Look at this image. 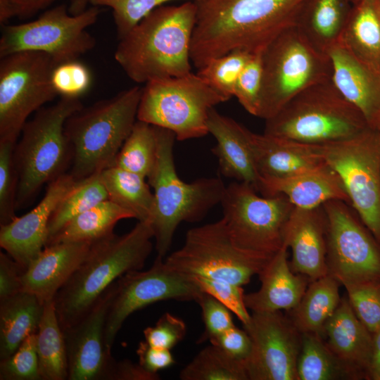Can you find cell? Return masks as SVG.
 <instances>
[{
  "instance_id": "16",
  "label": "cell",
  "mask_w": 380,
  "mask_h": 380,
  "mask_svg": "<svg viewBox=\"0 0 380 380\" xmlns=\"http://www.w3.org/2000/svg\"><path fill=\"white\" fill-rule=\"evenodd\" d=\"M201 293L189 277L171 269L158 255L148 270L125 273L115 282L107 315L104 331L107 350L111 353L118 331L133 312L161 300L196 301Z\"/></svg>"
},
{
  "instance_id": "10",
  "label": "cell",
  "mask_w": 380,
  "mask_h": 380,
  "mask_svg": "<svg viewBox=\"0 0 380 380\" xmlns=\"http://www.w3.org/2000/svg\"><path fill=\"white\" fill-rule=\"evenodd\" d=\"M249 184L226 186L220 204L232 241L252 257L268 262L284 245V232L293 205L282 194L258 195Z\"/></svg>"
},
{
  "instance_id": "22",
  "label": "cell",
  "mask_w": 380,
  "mask_h": 380,
  "mask_svg": "<svg viewBox=\"0 0 380 380\" xmlns=\"http://www.w3.org/2000/svg\"><path fill=\"white\" fill-rule=\"evenodd\" d=\"M92 243L65 242L44 248L22 275L23 291L41 302L53 300L87 257Z\"/></svg>"
},
{
  "instance_id": "51",
  "label": "cell",
  "mask_w": 380,
  "mask_h": 380,
  "mask_svg": "<svg viewBox=\"0 0 380 380\" xmlns=\"http://www.w3.org/2000/svg\"><path fill=\"white\" fill-rule=\"evenodd\" d=\"M136 353L138 363L146 371L153 374L171 367L175 362L170 350L151 346L145 341L139 343Z\"/></svg>"
},
{
  "instance_id": "18",
  "label": "cell",
  "mask_w": 380,
  "mask_h": 380,
  "mask_svg": "<svg viewBox=\"0 0 380 380\" xmlns=\"http://www.w3.org/2000/svg\"><path fill=\"white\" fill-rule=\"evenodd\" d=\"M115 282L83 317L63 331L67 350L68 380H108L115 360L106 348L104 331L115 292Z\"/></svg>"
},
{
  "instance_id": "38",
  "label": "cell",
  "mask_w": 380,
  "mask_h": 380,
  "mask_svg": "<svg viewBox=\"0 0 380 380\" xmlns=\"http://www.w3.org/2000/svg\"><path fill=\"white\" fill-rule=\"evenodd\" d=\"M179 376L182 380H248L244 365L213 344L202 349Z\"/></svg>"
},
{
  "instance_id": "32",
  "label": "cell",
  "mask_w": 380,
  "mask_h": 380,
  "mask_svg": "<svg viewBox=\"0 0 380 380\" xmlns=\"http://www.w3.org/2000/svg\"><path fill=\"white\" fill-rule=\"evenodd\" d=\"M129 218H134L132 213L108 199L73 217L45 246L65 242L93 243L113 234L116 224Z\"/></svg>"
},
{
  "instance_id": "26",
  "label": "cell",
  "mask_w": 380,
  "mask_h": 380,
  "mask_svg": "<svg viewBox=\"0 0 380 380\" xmlns=\"http://www.w3.org/2000/svg\"><path fill=\"white\" fill-rule=\"evenodd\" d=\"M287 251L284 244L258 274L260 288L244 295L246 306L253 312L289 311L301 300L310 280L292 270Z\"/></svg>"
},
{
  "instance_id": "7",
  "label": "cell",
  "mask_w": 380,
  "mask_h": 380,
  "mask_svg": "<svg viewBox=\"0 0 380 380\" xmlns=\"http://www.w3.org/2000/svg\"><path fill=\"white\" fill-rule=\"evenodd\" d=\"M369 129L362 113L330 79L305 89L265 120L263 134L320 145L350 139Z\"/></svg>"
},
{
  "instance_id": "17",
  "label": "cell",
  "mask_w": 380,
  "mask_h": 380,
  "mask_svg": "<svg viewBox=\"0 0 380 380\" xmlns=\"http://www.w3.org/2000/svg\"><path fill=\"white\" fill-rule=\"evenodd\" d=\"M252 343L245 363L248 380H298L302 334L281 311L253 312L243 324Z\"/></svg>"
},
{
  "instance_id": "2",
  "label": "cell",
  "mask_w": 380,
  "mask_h": 380,
  "mask_svg": "<svg viewBox=\"0 0 380 380\" xmlns=\"http://www.w3.org/2000/svg\"><path fill=\"white\" fill-rule=\"evenodd\" d=\"M197 13L193 1L156 8L119 39L115 60L139 84L191 72V45Z\"/></svg>"
},
{
  "instance_id": "12",
  "label": "cell",
  "mask_w": 380,
  "mask_h": 380,
  "mask_svg": "<svg viewBox=\"0 0 380 380\" xmlns=\"http://www.w3.org/2000/svg\"><path fill=\"white\" fill-rule=\"evenodd\" d=\"M314 146L338 174L350 205L380 244V132L369 129L350 139Z\"/></svg>"
},
{
  "instance_id": "11",
  "label": "cell",
  "mask_w": 380,
  "mask_h": 380,
  "mask_svg": "<svg viewBox=\"0 0 380 380\" xmlns=\"http://www.w3.org/2000/svg\"><path fill=\"white\" fill-rule=\"evenodd\" d=\"M101 9L93 6L72 15L65 4L46 11L34 20L2 25L0 58L22 51L46 53L58 65L77 60L96 46L87 29L98 20Z\"/></svg>"
},
{
  "instance_id": "53",
  "label": "cell",
  "mask_w": 380,
  "mask_h": 380,
  "mask_svg": "<svg viewBox=\"0 0 380 380\" xmlns=\"http://www.w3.org/2000/svg\"><path fill=\"white\" fill-rule=\"evenodd\" d=\"M56 0H13L15 16L26 18L50 6Z\"/></svg>"
},
{
  "instance_id": "45",
  "label": "cell",
  "mask_w": 380,
  "mask_h": 380,
  "mask_svg": "<svg viewBox=\"0 0 380 380\" xmlns=\"http://www.w3.org/2000/svg\"><path fill=\"white\" fill-rule=\"evenodd\" d=\"M201 291L205 292L224 304L242 324H246L251 314L244 301V293L241 286L231 282L203 277H189Z\"/></svg>"
},
{
  "instance_id": "15",
  "label": "cell",
  "mask_w": 380,
  "mask_h": 380,
  "mask_svg": "<svg viewBox=\"0 0 380 380\" xmlns=\"http://www.w3.org/2000/svg\"><path fill=\"white\" fill-rule=\"evenodd\" d=\"M322 208L327 221L328 274L344 287L380 282V244L352 206L332 200Z\"/></svg>"
},
{
  "instance_id": "14",
  "label": "cell",
  "mask_w": 380,
  "mask_h": 380,
  "mask_svg": "<svg viewBox=\"0 0 380 380\" xmlns=\"http://www.w3.org/2000/svg\"><path fill=\"white\" fill-rule=\"evenodd\" d=\"M164 260L171 269L188 277L224 280L241 286L269 262L236 247L222 218L188 230L182 246Z\"/></svg>"
},
{
  "instance_id": "46",
  "label": "cell",
  "mask_w": 380,
  "mask_h": 380,
  "mask_svg": "<svg viewBox=\"0 0 380 380\" xmlns=\"http://www.w3.org/2000/svg\"><path fill=\"white\" fill-rule=\"evenodd\" d=\"M51 81L60 96L80 97L89 88L91 75L84 64L75 60L57 65Z\"/></svg>"
},
{
  "instance_id": "35",
  "label": "cell",
  "mask_w": 380,
  "mask_h": 380,
  "mask_svg": "<svg viewBox=\"0 0 380 380\" xmlns=\"http://www.w3.org/2000/svg\"><path fill=\"white\" fill-rule=\"evenodd\" d=\"M322 336L303 333L297 362L298 380H333L357 377L322 341Z\"/></svg>"
},
{
  "instance_id": "9",
  "label": "cell",
  "mask_w": 380,
  "mask_h": 380,
  "mask_svg": "<svg viewBox=\"0 0 380 380\" xmlns=\"http://www.w3.org/2000/svg\"><path fill=\"white\" fill-rule=\"evenodd\" d=\"M229 99L199 75L152 80L142 87L137 120L172 132L184 141L209 134V111Z\"/></svg>"
},
{
  "instance_id": "52",
  "label": "cell",
  "mask_w": 380,
  "mask_h": 380,
  "mask_svg": "<svg viewBox=\"0 0 380 380\" xmlns=\"http://www.w3.org/2000/svg\"><path fill=\"white\" fill-rule=\"evenodd\" d=\"M158 374L146 371L139 363L129 360H115L108 380H158Z\"/></svg>"
},
{
  "instance_id": "57",
  "label": "cell",
  "mask_w": 380,
  "mask_h": 380,
  "mask_svg": "<svg viewBox=\"0 0 380 380\" xmlns=\"http://www.w3.org/2000/svg\"><path fill=\"white\" fill-rule=\"evenodd\" d=\"M369 377L372 379L380 380V365L371 370Z\"/></svg>"
},
{
  "instance_id": "43",
  "label": "cell",
  "mask_w": 380,
  "mask_h": 380,
  "mask_svg": "<svg viewBox=\"0 0 380 380\" xmlns=\"http://www.w3.org/2000/svg\"><path fill=\"white\" fill-rule=\"evenodd\" d=\"M262 51L253 53L237 80L234 96L250 114L258 117L262 81Z\"/></svg>"
},
{
  "instance_id": "29",
  "label": "cell",
  "mask_w": 380,
  "mask_h": 380,
  "mask_svg": "<svg viewBox=\"0 0 380 380\" xmlns=\"http://www.w3.org/2000/svg\"><path fill=\"white\" fill-rule=\"evenodd\" d=\"M338 42L359 61L380 72L379 0H360L353 5Z\"/></svg>"
},
{
  "instance_id": "13",
  "label": "cell",
  "mask_w": 380,
  "mask_h": 380,
  "mask_svg": "<svg viewBox=\"0 0 380 380\" xmlns=\"http://www.w3.org/2000/svg\"><path fill=\"white\" fill-rule=\"evenodd\" d=\"M0 58V141L15 144L30 115L58 96L51 81L58 64L35 51Z\"/></svg>"
},
{
  "instance_id": "56",
  "label": "cell",
  "mask_w": 380,
  "mask_h": 380,
  "mask_svg": "<svg viewBox=\"0 0 380 380\" xmlns=\"http://www.w3.org/2000/svg\"><path fill=\"white\" fill-rule=\"evenodd\" d=\"M91 0H69L68 11L72 15L82 13L87 8Z\"/></svg>"
},
{
  "instance_id": "40",
  "label": "cell",
  "mask_w": 380,
  "mask_h": 380,
  "mask_svg": "<svg viewBox=\"0 0 380 380\" xmlns=\"http://www.w3.org/2000/svg\"><path fill=\"white\" fill-rule=\"evenodd\" d=\"M173 1L201 0H91L90 4L112 9L118 38L120 39L154 9Z\"/></svg>"
},
{
  "instance_id": "55",
  "label": "cell",
  "mask_w": 380,
  "mask_h": 380,
  "mask_svg": "<svg viewBox=\"0 0 380 380\" xmlns=\"http://www.w3.org/2000/svg\"><path fill=\"white\" fill-rule=\"evenodd\" d=\"M15 16L13 0H0V23L4 25Z\"/></svg>"
},
{
  "instance_id": "59",
  "label": "cell",
  "mask_w": 380,
  "mask_h": 380,
  "mask_svg": "<svg viewBox=\"0 0 380 380\" xmlns=\"http://www.w3.org/2000/svg\"><path fill=\"white\" fill-rule=\"evenodd\" d=\"M379 4H380V0H379Z\"/></svg>"
},
{
  "instance_id": "39",
  "label": "cell",
  "mask_w": 380,
  "mask_h": 380,
  "mask_svg": "<svg viewBox=\"0 0 380 380\" xmlns=\"http://www.w3.org/2000/svg\"><path fill=\"white\" fill-rule=\"evenodd\" d=\"M252 53L243 50L230 51L209 61L198 69L197 74L229 100L234 96L239 76Z\"/></svg>"
},
{
  "instance_id": "5",
  "label": "cell",
  "mask_w": 380,
  "mask_h": 380,
  "mask_svg": "<svg viewBox=\"0 0 380 380\" xmlns=\"http://www.w3.org/2000/svg\"><path fill=\"white\" fill-rule=\"evenodd\" d=\"M83 107L80 97L61 96L27 121L13 149L19 182L16 210L32 202L42 186L66 172L73 151L65 132L67 119Z\"/></svg>"
},
{
  "instance_id": "30",
  "label": "cell",
  "mask_w": 380,
  "mask_h": 380,
  "mask_svg": "<svg viewBox=\"0 0 380 380\" xmlns=\"http://www.w3.org/2000/svg\"><path fill=\"white\" fill-rule=\"evenodd\" d=\"M44 305L25 291L0 300V360L10 356L30 335L37 333Z\"/></svg>"
},
{
  "instance_id": "28",
  "label": "cell",
  "mask_w": 380,
  "mask_h": 380,
  "mask_svg": "<svg viewBox=\"0 0 380 380\" xmlns=\"http://www.w3.org/2000/svg\"><path fill=\"white\" fill-rule=\"evenodd\" d=\"M352 7L348 0H307L295 27L315 48L327 54L339 42Z\"/></svg>"
},
{
  "instance_id": "36",
  "label": "cell",
  "mask_w": 380,
  "mask_h": 380,
  "mask_svg": "<svg viewBox=\"0 0 380 380\" xmlns=\"http://www.w3.org/2000/svg\"><path fill=\"white\" fill-rule=\"evenodd\" d=\"M157 148L156 127L137 120L118 153L113 167L147 178L155 166Z\"/></svg>"
},
{
  "instance_id": "49",
  "label": "cell",
  "mask_w": 380,
  "mask_h": 380,
  "mask_svg": "<svg viewBox=\"0 0 380 380\" xmlns=\"http://www.w3.org/2000/svg\"><path fill=\"white\" fill-rule=\"evenodd\" d=\"M209 341L243 365L252 350L251 340L247 332L236 326L212 338Z\"/></svg>"
},
{
  "instance_id": "54",
  "label": "cell",
  "mask_w": 380,
  "mask_h": 380,
  "mask_svg": "<svg viewBox=\"0 0 380 380\" xmlns=\"http://www.w3.org/2000/svg\"><path fill=\"white\" fill-rule=\"evenodd\" d=\"M380 365V328L372 334V369ZM369 372V373H370Z\"/></svg>"
},
{
  "instance_id": "23",
  "label": "cell",
  "mask_w": 380,
  "mask_h": 380,
  "mask_svg": "<svg viewBox=\"0 0 380 380\" xmlns=\"http://www.w3.org/2000/svg\"><path fill=\"white\" fill-rule=\"evenodd\" d=\"M208 129L217 144L212 149L220 171L226 177L251 186L259 193V175L249 143L247 128L213 108L208 113Z\"/></svg>"
},
{
  "instance_id": "34",
  "label": "cell",
  "mask_w": 380,
  "mask_h": 380,
  "mask_svg": "<svg viewBox=\"0 0 380 380\" xmlns=\"http://www.w3.org/2000/svg\"><path fill=\"white\" fill-rule=\"evenodd\" d=\"M42 380H66L68 363L64 334L58 322L53 300L44 303L36 333Z\"/></svg>"
},
{
  "instance_id": "37",
  "label": "cell",
  "mask_w": 380,
  "mask_h": 380,
  "mask_svg": "<svg viewBox=\"0 0 380 380\" xmlns=\"http://www.w3.org/2000/svg\"><path fill=\"white\" fill-rule=\"evenodd\" d=\"M108 199L100 173L81 180L53 212L49 223L47 242L73 217Z\"/></svg>"
},
{
  "instance_id": "19",
  "label": "cell",
  "mask_w": 380,
  "mask_h": 380,
  "mask_svg": "<svg viewBox=\"0 0 380 380\" xmlns=\"http://www.w3.org/2000/svg\"><path fill=\"white\" fill-rule=\"evenodd\" d=\"M80 182L63 174L48 184L44 197L30 212L0 225L1 248L25 270L46 246L53 212Z\"/></svg>"
},
{
  "instance_id": "24",
  "label": "cell",
  "mask_w": 380,
  "mask_h": 380,
  "mask_svg": "<svg viewBox=\"0 0 380 380\" xmlns=\"http://www.w3.org/2000/svg\"><path fill=\"white\" fill-rule=\"evenodd\" d=\"M259 193L265 196L282 194L301 209H314L332 200L350 204L341 178L326 163L290 177L261 179Z\"/></svg>"
},
{
  "instance_id": "31",
  "label": "cell",
  "mask_w": 380,
  "mask_h": 380,
  "mask_svg": "<svg viewBox=\"0 0 380 380\" xmlns=\"http://www.w3.org/2000/svg\"><path fill=\"white\" fill-rule=\"evenodd\" d=\"M340 283L330 274L311 281L289 318L301 333L323 336L324 327L338 306Z\"/></svg>"
},
{
  "instance_id": "25",
  "label": "cell",
  "mask_w": 380,
  "mask_h": 380,
  "mask_svg": "<svg viewBox=\"0 0 380 380\" xmlns=\"http://www.w3.org/2000/svg\"><path fill=\"white\" fill-rule=\"evenodd\" d=\"M323 336L333 353L357 377H369L372 334L360 321L344 296L324 327Z\"/></svg>"
},
{
  "instance_id": "58",
  "label": "cell",
  "mask_w": 380,
  "mask_h": 380,
  "mask_svg": "<svg viewBox=\"0 0 380 380\" xmlns=\"http://www.w3.org/2000/svg\"><path fill=\"white\" fill-rule=\"evenodd\" d=\"M348 1L352 4V5H355L357 2H359L360 0H348Z\"/></svg>"
},
{
  "instance_id": "48",
  "label": "cell",
  "mask_w": 380,
  "mask_h": 380,
  "mask_svg": "<svg viewBox=\"0 0 380 380\" xmlns=\"http://www.w3.org/2000/svg\"><path fill=\"white\" fill-rule=\"evenodd\" d=\"M186 332L184 321L169 312L163 314L154 326L146 327L143 331L145 341L150 346L167 350L179 343Z\"/></svg>"
},
{
  "instance_id": "50",
  "label": "cell",
  "mask_w": 380,
  "mask_h": 380,
  "mask_svg": "<svg viewBox=\"0 0 380 380\" xmlns=\"http://www.w3.org/2000/svg\"><path fill=\"white\" fill-rule=\"evenodd\" d=\"M25 269L6 253H0V300L23 291L22 275Z\"/></svg>"
},
{
  "instance_id": "4",
  "label": "cell",
  "mask_w": 380,
  "mask_h": 380,
  "mask_svg": "<svg viewBox=\"0 0 380 380\" xmlns=\"http://www.w3.org/2000/svg\"><path fill=\"white\" fill-rule=\"evenodd\" d=\"M142 88L125 89L75 112L65 121V134L73 151L68 172L77 181L113 167L136 122Z\"/></svg>"
},
{
  "instance_id": "1",
  "label": "cell",
  "mask_w": 380,
  "mask_h": 380,
  "mask_svg": "<svg viewBox=\"0 0 380 380\" xmlns=\"http://www.w3.org/2000/svg\"><path fill=\"white\" fill-rule=\"evenodd\" d=\"M307 0H201L191 45L198 69L234 50L261 51L277 34L295 26Z\"/></svg>"
},
{
  "instance_id": "6",
  "label": "cell",
  "mask_w": 380,
  "mask_h": 380,
  "mask_svg": "<svg viewBox=\"0 0 380 380\" xmlns=\"http://www.w3.org/2000/svg\"><path fill=\"white\" fill-rule=\"evenodd\" d=\"M157 158L147 177L153 189L155 210L151 226L158 255L168 252L177 227L182 222L201 220L208 210L220 203L226 186L220 178H201L191 183L178 176L174 161L176 137L167 129L156 127Z\"/></svg>"
},
{
  "instance_id": "21",
  "label": "cell",
  "mask_w": 380,
  "mask_h": 380,
  "mask_svg": "<svg viewBox=\"0 0 380 380\" xmlns=\"http://www.w3.org/2000/svg\"><path fill=\"white\" fill-rule=\"evenodd\" d=\"M327 54L336 87L362 113L369 128L380 132V72L359 61L340 42Z\"/></svg>"
},
{
  "instance_id": "20",
  "label": "cell",
  "mask_w": 380,
  "mask_h": 380,
  "mask_svg": "<svg viewBox=\"0 0 380 380\" xmlns=\"http://www.w3.org/2000/svg\"><path fill=\"white\" fill-rule=\"evenodd\" d=\"M327 221L322 205L314 209L294 207L284 232V244L292 253L291 267L310 281L328 274Z\"/></svg>"
},
{
  "instance_id": "44",
  "label": "cell",
  "mask_w": 380,
  "mask_h": 380,
  "mask_svg": "<svg viewBox=\"0 0 380 380\" xmlns=\"http://www.w3.org/2000/svg\"><path fill=\"white\" fill-rule=\"evenodd\" d=\"M355 315L372 334L380 328V282L345 287Z\"/></svg>"
},
{
  "instance_id": "8",
  "label": "cell",
  "mask_w": 380,
  "mask_h": 380,
  "mask_svg": "<svg viewBox=\"0 0 380 380\" xmlns=\"http://www.w3.org/2000/svg\"><path fill=\"white\" fill-rule=\"evenodd\" d=\"M262 62L258 118L265 120L305 89L331 79L328 54L315 48L295 26L282 31L264 47Z\"/></svg>"
},
{
  "instance_id": "47",
  "label": "cell",
  "mask_w": 380,
  "mask_h": 380,
  "mask_svg": "<svg viewBox=\"0 0 380 380\" xmlns=\"http://www.w3.org/2000/svg\"><path fill=\"white\" fill-rule=\"evenodd\" d=\"M200 305L204 331L198 342L203 343L235 326L231 311L210 294L201 291L196 301Z\"/></svg>"
},
{
  "instance_id": "3",
  "label": "cell",
  "mask_w": 380,
  "mask_h": 380,
  "mask_svg": "<svg viewBox=\"0 0 380 380\" xmlns=\"http://www.w3.org/2000/svg\"><path fill=\"white\" fill-rule=\"evenodd\" d=\"M153 236L151 224L138 221L125 234L113 233L92 243L84 261L53 298L63 331L83 317L120 277L143 268Z\"/></svg>"
},
{
  "instance_id": "41",
  "label": "cell",
  "mask_w": 380,
  "mask_h": 380,
  "mask_svg": "<svg viewBox=\"0 0 380 380\" xmlns=\"http://www.w3.org/2000/svg\"><path fill=\"white\" fill-rule=\"evenodd\" d=\"M15 144L0 141V225L9 223L17 217L19 178L13 157Z\"/></svg>"
},
{
  "instance_id": "33",
  "label": "cell",
  "mask_w": 380,
  "mask_h": 380,
  "mask_svg": "<svg viewBox=\"0 0 380 380\" xmlns=\"http://www.w3.org/2000/svg\"><path fill=\"white\" fill-rule=\"evenodd\" d=\"M100 177L108 200L129 211L138 221L151 224L155 197L145 177L116 167L103 170Z\"/></svg>"
},
{
  "instance_id": "27",
  "label": "cell",
  "mask_w": 380,
  "mask_h": 380,
  "mask_svg": "<svg viewBox=\"0 0 380 380\" xmlns=\"http://www.w3.org/2000/svg\"><path fill=\"white\" fill-rule=\"evenodd\" d=\"M249 143L261 179L284 178L319 167L325 161L314 145L249 131Z\"/></svg>"
},
{
  "instance_id": "42",
  "label": "cell",
  "mask_w": 380,
  "mask_h": 380,
  "mask_svg": "<svg viewBox=\"0 0 380 380\" xmlns=\"http://www.w3.org/2000/svg\"><path fill=\"white\" fill-rule=\"evenodd\" d=\"M1 380H42L36 333L30 335L10 356L0 360Z\"/></svg>"
}]
</instances>
